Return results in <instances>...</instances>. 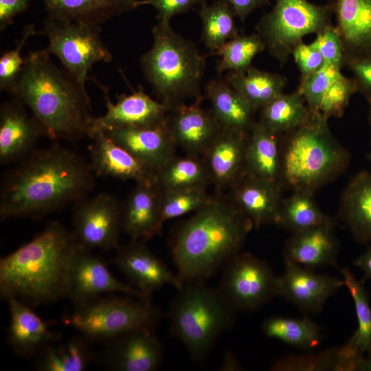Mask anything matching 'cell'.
<instances>
[{"instance_id":"f6af8a7d","label":"cell","mask_w":371,"mask_h":371,"mask_svg":"<svg viewBox=\"0 0 371 371\" xmlns=\"http://www.w3.org/2000/svg\"><path fill=\"white\" fill-rule=\"evenodd\" d=\"M42 32L37 31L34 24L26 25L22 37L17 42L15 48L5 52L0 57V89L10 91L16 78L19 76L25 63V58L21 55V50L27 39Z\"/></svg>"},{"instance_id":"7bdbcfd3","label":"cell","mask_w":371,"mask_h":371,"mask_svg":"<svg viewBox=\"0 0 371 371\" xmlns=\"http://www.w3.org/2000/svg\"><path fill=\"white\" fill-rule=\"evenodd\" d=\"M339 68L326 64L318 71L300 80L297 90L311 111H319L324 95L330 85L343 74Z\"/></svg>"},{"instance_id":"c3c4849f","label":"cell","mask_w":371,"mask_h":371,"mask_svg":"<svg viewBox=\"0 0 371 371\" xmlns=\"http://www.w3.org/2000/svg\"><path fill=\"white\" fill-rule=\"evenodd\" d=\"M207 0H138L137 5H149L157 12L158 21L170 22V19L179 14L186 12L195 5H201Z\"/></svg>"},{"instance_id":"1f68e13d","label":"cell","mask_w":371,"mask_h":371,"mask_svg":"<svg viewBox=\"0 0 371 371\" xmlns=\"http://www.w3.org/2000/svg\"><path fill=\"white\" fill-rule=\"evenodd\" d=\"M344 286L348 289L355 305L357 328L350 339L341 346L353 370L356 361L363 357H371V307L368 293L363 282L357 280L348 269H341Z\"/></svg>"},{"instance_id":"44dd1931","label":"cell","mask_w":371,"mask_h":371,"mask_svg":"<svg viewBox=\"0 0 371 371\" xmlns=\"http://www.w3.org/2000/svg\"><path fill=\"white\" fill-rule=\"evenodd\" d=\"M161 196L156 177L136 183L122 207V229L132 240L149 239L161 231Z\"/></svg>"},{"instance_id":"f546056e","label":"cell","mask_w":371,"mask_h":371,"mask_svg":"<svg viewBox=\"0 0 371 371\" xmlns=\"http://www.w3.org/2000/svg\"><path fill=\"white\" fill-rule=\"evenodd\" d=\"M247 142L244 168L246 175L277 183L281 157L278 137L262 123H253Z\"/></svg>"},{"instance_id":"d590c367","label":"cell","mask_w":371,"mask_h":371,"mask_svg":"<svg viewBox=\"0 0 371 371\" xmlns=\"http://www.w3.org/2000/svg\"><path fill=\"white\" fill-rule=\"evenodd\" d=\"M202 23L201 40L210 54L220 49L238 33L236 14L226 0H215L200 5L198 10Z\"/></svg>"},{"instance_id":"9c48e42d","label":"cell","mask_w":371,"mask_h":371,"mask_svg":"<svg viewBox=\"0 0 371 371\" xmlns=\"http://www.w3.org/2000/svg\"><path fill=\"white\" fill-rule=\"evenodd\" d=\"M333 14L326 3L308 0H276L273 8L256 25L268 53L281 66L289 60L295 45L310 34L332 25Z\"/></svg>"},{"instance_id":"f907efd6","label":"cell","mask_w":371,"mask_h":371,"mask_svg":"<svg viewBox=\"0 0 371 371\" xmlns=\"http://www.w3.org/2000/svg\"><path fill=\"white\" fill-rule=\"evenodd\" d=\"M31 0H0V30L13 23L14 18L25 11Z\"/></svg>"},{"instance_id":"e0dca14e","label":"cell","mask_w":371,"mask_h":371,"mask_svg":"<svg viewBox=\"0 0 371 371\" xmlns=\"http://www.w3.org/2000/svg\"><path fill=\"white\" fill-rule=\"evenodd\" d=\"M106 342L103 362L113 370L154 371L162 363L163 346L153 330H133Z\"/></svg>"},{"instance_id":"f5cc1de1","label":"cell","mask_w":371,"mask_h":371,"mask_svg":"<svg viewBox=\"0 0 371 371\" xmlns=\"http://www.w3.org/2000/svg\"><path fill=\"white\" fill-rule=\"evenodd\" d=\"M354 265L362 271L364 279H371V247L359 256Z\"/></svg>"},{"instance_id":"ac0fdd59","label":"cell","mask_w":371,"mask_h":371,"mask_svg":"<svg viewBox=\"0 0 371 371\" xmlns=\"http://www.w3.org/2000/svg\"><path fill=\"white\" fill-rule=\"evenodd\" d=\"M44 129L20 101L4 102L0 109V163L21 161L34 150Z\"/></svg>"},{"instance_id":"8fae6325","label":"cell","mask_w":371,"mask_h":371,"mask_svg":"<svg viewBox=\"0 0 371 371\" xmlns=\"http://www.w3.org/2000/svg\"><path fill=\"white\" fill-rule=\"evenodd\" d=\"M276 278L262 260L238 253L225 264L218 289L236 311H253L276 296Z\"/></svg>"},{"instance_id":"484cf974","label":"cell","mask_w":371,"mask_h":371,"mask_svg":"<svg viewBox=\"0 0 371 371\" xmlns=\"http://www.w3.org/2000/svg\"><path fill=\"white\" fill-rule=\"evenodd\" d=\"M234 184V203L253 226L277 224L282 204L277 183L246 175Z\"/></svg>"},{"instance_id":"7402d4cb","label":"cell","mask_w":371,"mask_h":371,"mask_svg":"<svg viewBox=\"0 0 371 371\" xmlns=\"http://www.w3.org/2000/svg\"><path fill=\"white\" fill-rule=\"evenodd\" d=\"M89 148L92 170L97 176L136 183L153 179L156 173L101 131L92 133Z\"/></svg>"},{"instance_id":"9f6ffc18","label":"cell","mask_w":371,"mask_h":371,"mask_svg":"<svg viewBox=\"0 0 371 371\" xmlns=\"http://www.w3.org/2000/svg\"><path fill=\"white\" fill-rule=\"evenodd\" d=\"M368 103H369V115H368V120L371 126V96L368 98Z\"/></svg>"},{"instance_id":"277c9868","label":"cell","mask_w":371,"mask_h":371,"mask_svg":"<svg viewBox=\"0 0 371 371\" xmlns=\"http://www.w3.org/2000/svg\"><path fill=\"white\" fill-rule=\"evenodd\" d=\"M253 225L234 202L212 198L178 229L171 252L183 283L202 282L239 250Z\"/></svg>"},{"instance_id":"db71d44e","label":"cell","mask_w":371,"mask_h":371,"mask_svg":"<svg viewBox=\"0 0 371 371\" xmlns=\"http://www.w3.org/2000/svg\"><path fill=\"white\" fill-rule=\"evenodd\" d=\"M220 368L221 370H240V366L234 357L230 353H228L224 357Z\"/></svg>"},{"instance_id":"b9f144b4","label":"cell","mask_w":371,"mask_h":371,"mask_svg":"<svg viewBox=\"0 0 371 371\" xmlns=\"http://www.w3.org/2000/svg\"><path fill=\"white\" fill-rule=\"evenodd\" d=\"M161 219L164 223L205 205L212 199L205 187L161 190Z\"/></svg>"},{"instance_id":"3957f363","label":"cell","mask_w":371,"mask_h":371,"mask_svg":"<svg viewBox=\"0 0 371 371\" xmlns=\"http://www.w3.org/2000/svg\"><path fill=\"white\" fill-rule=\"evenodd\" d=\"M80 244L73 232L52 222L0 260V293L29 306L66 297L71 258Z\"/></svg>"},{"instance_id":"ffe728a7","label":"cell","mask_w":371,"mask_h":371,"mask_svg":"<svg viewBox=\"0 0 371 371\" xmlns=\"http://www.w3.org/2000/svg\"><path fill=\"white\" fill-rule=\"evenodd\" d=\"M203 98H196L190 105L173 106L166 118L176 144L194 156L204 154L222 128L212 111L202 107Z\"/></svg>"},{"instance_id":"52a82bcc","label":"cell","mask_w":371,"mask_h":371,"mask_svg":"<svg viewBox=\"0 0 371 371\" xmlns=\"http://www.w3.org/2000/svg\"><path fill=\"white\" fill-rule=\"evenodd\" d=\"M171 304V330L190 357L203 362L218 337L233 324L236 311L218 289L202 282L184 283Z\"/></svg>"},{"instance_id":"30bf717a","label":"cell","mask_w":371,"mask_h":371,"mask_svg":"<svg viewBox=\"0 0 371 371\" xmlns=\"http://www.w3.org/2000/svg\"><path fill=\"white\" fill-rule=\"evenodd\" d=\"M42 34L49 43L45 49L58 57L62 65L82 85L87 74L98 62L110 63L113 56L105 45L100 25L54 19H45Z\"/></svg>"},{"instance_id":"ab89813d","label":"cell","mask_w":371,"mask_h":371,"mask_svg":"<svg viewBox=\"0 0 371 371\" xmlns=\"http://www.w3.org/2000/svg\"><path fill=\"white\" fill-rule=\"evenodd\" d=\"M265 49V43L257 32H254L249 35L238 34L208 56H220L216 65L218 74L227 70L240 72L252 65L255 56Z\"/></svg>"},{"instance_id":"d6986e66","label":"cell","mask_w":371,"mask_h":371,"mask_svg":"<svg viewBox=\"0 0 371 371\" xmlns=\"http://www.w3.org/2000/svg\"><path fill=\"white\" fill-rule=\"evenodd\" d=\"M101 131L156 174L175 156L176 143L166 119L148 126L115 128Z\"/></svg>"},{"instance_id":"8992f818","label":"cell","mask_w":371,"mask_h":371,"mask_svg":"<svg viewBox=\"0 0 371 371\" xmlns=\"http://www.w3.org/2000/svg\"><path fill=\"white\" fill-rule=\"evenodd\" d=\"M286 135L280 174L295 190L312 191L345 168L348 153L335 140L328 118L319 111L310 110L306 121Z\"/></svg>"},{"instance_id":"8d00e7d4","label":"cell","mask_w":371,"mask_h":371,"mask_svg":"<svg viewBox=\"0 0 371 371\" xmlns=\"http://www.w3.org/2000/svg\"><path fill=\"white\" fill-rule=\"evenodd\" d=\"M262 330L267 337L304 350L315 348L322 340L319 326L307 317H271L262 322Z\"/></svg>"},{"instance_id":"836d02e7","label":"cell","mask_w":371,"mask_h":371,"mask_svg":"<svg viewBox=\"0 0 371 371\" xmlns=\"http://www.w3.org/2000/svg\"><path fill=\"white\" fill-rule=\"evenodd\" d=\"M86 339L83 335L60 343H56L57 339L52 341L40 351L36 368L42 371L85 370L92 357Z\"/></svg>"},{"instance_id":"11a10c76","label":"cell","mask_w":371,"mask_h":371,"mask_svg":"<svg viewBox=\"0 0 371 371\" xmlns=\"http://www.w3.org/2000/svg\"><path fill=\"white\" fill-rule=\"evenodd\" d=\"M354 370L371 371V357L359 359L355 363Z\"/></svg>"},{"instance_id":"60d3db41","label":"cell","mask_w":371,"mask_h":371,"mask_svg":"<svg viewBox=\"0 0 371 371\" xmlns=\"http://www.w3.org/2000/svg\"><path fill=\"white\" fill-rule=\"evenodd\" d=\"M270 370L278 371L348 370V366L339 347L310 355L287 356L273 362Z\"/></svg>"},{"instance_id":"7a4b0ae2","label":"cell","mask_w":371,"mask_h":371,"mask_svg":"<svg viewBox=\"0 0 371 371\" xmlns=\"http://www.w3.org/2000/svg\"><path fill=\"white\" fill-rule=\"evenodd\" d=\"M45 49L30 52L10 93L53 140L89 136L94 117L85 87L50 60Z\"/></svg>"},{"instance_id":"83f0119b","label":"cell","mask_w":371,"mask_h":371,"mask_svg":"<svg viewBox=\"0 0 371 371\" xmlns=\"http://www.w3.org/2000/svg\"><path fill=\"white\" fill-rule=\"evenodd\" d=\"M54 19L100 25L137 8L138 0H41Z\"/></svg>"},{"instance_id":"4316f807","label":"cell","mask_w":371,"mask_h":371,"mask_svg":"<svg viewBox=\"0 0 371 371\" xmlns=\"http://www.w3.org/2000/svg\"><path fill=\"white\" fill-rule=\"evenodd\" d=\"M6 300L10 315L8 341L18 355L32 356L58 338L30 306L14 297Z\"/></svg>"},{"instance_id":"f1b7e54d","label":"cell","mask_w":371,"mask_h":371,"mask_svg":"<svg viewBox=\"0 0 371 371\" xmlns=\"http://www.w3.org/2000/svg\"><path fill=\"white\" fill-rule=\"evenodd\" d=\"M204 90L212 113L222 128L245 132L251 128L255 111L225 80H212L205 85Z\"/></svg>"},{"instance_id":"681fc988","label":"cell","mask_w":371,"mask_h":371,"mask_svg":"<svg viewBox=\"0 0 371 371\" xmlns=\"http://www.w3.org/2000/svg\"><path fill=\"white\" fill-rule=\"evenodd\" d=\"M346 67L353 74L357 92L367 99L371 96V52L346 58Z\"/></svg>"},{"instance_id":"e575fe53","label":"cell","mask_w":371,"mask_h":371,"mask_svg":"<svg viewBox=\"0 0 371 371\" xmlns=\"http://www.w3.org/2000/svg\"><path fill=\"white\" fill-rule=\"evenodd\" d=\"M310 110L301 93L295 91L278 95L261 109L262 123L271 131L288 133L306 121Z\"/></svg>"},{"instance_id":"4fadbf2b","label":"cell","mask_w":371,"mask_h":371,"mask_svg":"<svg viewBox=\"0 0 371 371\" xmlns=\"http://www.w3.org/2000/svg\"><path fill=\"white\" fill-rule=\"evenodd\" d=\"M90 251L80 245L73 255L68 269L66 297L76 306L113 293L150 300L135 287L117 280L105 262Z\"/></svg>"},{"instance_id":"d4e9b609","label":"cell","mask_w":371,"mask_h":371,"mask_svg":"<svg viewBox=\"0 0 371 371\" xmlns=\"http://www.w3.org/2000/svg\"><path fill=\"white\" fill-rule=\"evenodd\" d=\"M246 132L222 128L205 152L210 179L217 187L234 184L244 168Z\"/></svg>"},{"instance_id":"74e56055","label":"cell","mask_w":371,"mask_h":371,"mask_svg":"<svg viewBox=\"0 0 371 371\" xmlns=\"http://www.w3.org/2000/svg\"><path fill=\"white\" fill-rule=\"evenodd\" d=\"M331 223L315 203L311 190H295L282 202L277 224L293 234Z\"/></svg>"},{"instance_id":"ba28073f","label":"cell","mask_w":371,"mask_h":371,"mask_svg":"<svg viewBox=\"0 0 371 371\" xmlns=\"http://www.w3.org/2000/svg\"><path fill=\"white\" fill-rule=\"evenodd\" d=\"M161 318L150 300L109 294L76 306L65 324L89 339L108 341L133 330H153Z\"/></svg>"},{"instance_id":"603a6c76","label":"cell","mask_w":371,"mask_h":371,"mask_svg":"<svg viewBox=\"0 0 371 371\" xmlns=\"http://www.w3.org/2000/svg\"><path fill=\"white\" fill-rule=\"evenodd\" d=\"M346 58L371 52V0H326Z\"/></svg>"},{"instance_id":"9a60e30c","label":"cell","mask_w":371,"mask_h":371,"mask_svg":"<svg viewBox=\"0 0 371 371\" xmlns=\"http://www.w3.org/2000/svg\"><path fill=\"white\" fill-rule=\"evenodd\" d=\"M344 286L343 279L318 274L289 262H284L283 273L276 278V295L294 304L302 311L317 313L327 300Z\"/></svg>"},{"instance_id":"ee69618b","label":"cell","mask_w":371,"mask_h":371,"mask_svg":"<svg viewBox=\"0 0 371 371\" xmlns=\"http://www.w3.org/2000/svg\"><path fill=\"white\" fill-rule=\"evenodd\" d=\"M357 92L353 78L341 75L329 87L325 93L319 111L328 119L340 117L344 113L350 99Z\"/></svg>"},{"instance_id":"7dc6e473","label":"cell","mask_w":371,"mask_h":371,"mask_svg":"<svg viewBox=\"0 0 371 371\" xmlns=\"http://www.w3.org/2000/svg\"><path fill=\"white\" fill-rule=\"evenodd\" d=\"M291 55L300 71V80L319 70L325 65L321 54L310 44L304 43L302 40L295 45Z\"/></svg>"},{"instance_id":"d6a6232c","label":"cell","mask_w":371,"mask_h":371,"mask_svg":"<svg viewBox=\"0 0 371 371\" xmlns=\"http://www.w3.org/2000/svg\"><path fill=\"white\" fill-rule=\"evenodd\" d=\"M225 80L249 103L254 111L262 109L283 93L287 79L251 65L240 72H229Z\"/></svg>"},{"instance_id":"bcb514c9","label":"cell","mask_w":371,"mask_h":371,"mask_svg":"<svg viewBox=\"0 0 371 371\" xmlns=\"http://www.w3.org/2000/svg\"><path fill=\"white\" fill-rule=\"evenodd\" d=\"M310 45L321 54L326 64L335 66L340 69L346 67L343 46L333 24L317 33L315 38Z\"/></svg>"},{"instance_id":"7c38bea8","label":"cell","mask_w":371,"mask_h":371,"mask_svg":"<svg viewBox=\"0 0 371 371\" xmlns=\"http://www.w3.org/2000/svg\"><path fill=\"white\" fill-rule=\"evenodd\" d=\"M121 218L122 206L116 198L100 193L75 203L73 233L79 243L89 250L117 249Z\"/></svg>"},{"instance_id":"cb8c5ba5","label":"cell","mask_w":371,"mask_h":371,"mask_svg":"<svg viewBox=\"0 0 371 371\" xmlns=\"http://www.w3.org/2000/svg\"><path fill=\"white\" fill-rule=\"evenodd\" d=\"M338 245L329 223L294 233L283 252L284 262L314 269L335 265Z\"/></svg>"},{"instance_id":"5b68a950","label":"cell","mask_w":371,"mask_h":371,"mask_svg":"<svg viewBox=\"0 0 371 371\" xmlns=\"http://www.w3.org/2000/svg\"><path fill=\"white\" fill-rule=\"evenodd\" d=\"M152 34L153 45L142 56L141 67L159 100L175 106L201 95L206 56L170 22L158 21Z\"/></svg>"},{"instance_id":"6f0895ef","label":"cell","mask_w":371,"mask_h":371,"mask_svg":"<svg viewBox=\"0 0 371 371\" xmlns=\"http://www.w3.org/2000/svg\"><path fill=\"white\" fill-rule=\"evenodd\" d=\"M369 159H370V160L371 161V153H370V155H369Z\"/></svg>"},{"instance_id":"f35d334b","label":"cell","mask_w":371,"mask_h":371,"mask_svg":"<svg viewBox=\"0 0 371 371\" xmlns=\"http://www.w3.org/2000/svg\"><path fill=\"white\" fill-rule=\"evenodd\" d=\"M161 190L205 187L210 177L205 166L194 155L174 156L156 174Z\"/></svg>"},{"instance_id":"6da1fadb","label":"cell","mask_w":371,"mask_h":371,"mask_svg":"<svg viewBox=\"0 0 371 371\" xmlns=\"http://www.w3.org/2000/svg\"><path fill=\"white\" fill-rule=\"evenodd\" d=\"M19 161L2 179L1 219L42 218L86 198L95 185L90 164L57 144Z\"/></svg>"},{"instance_id":"2e32d148","label":"cell","mask_w":371,"mask_h":371,"mask_svg":"<svg viewBox=\"0 0 371 371\" xmlns=\"http://www.w3.org/2000/svg\"><path fill=\"white\" fill-rule=\"evenodd\" d=\"M114 263L133 284L146 297L164 286L180 289L183 282L175 275L149 249L138 240L118 247Z\"/></svg>"},{"instance_id":"5bb4252c","label":"cell","mask_w":371,"mask_h":371,"mask_svg":"<svg viewBox=\"0 0 371 371\" xmlns=\"http://www.w3.org/2000/svg\"><path fill=\"white\" fill-rule=\"evenodd\" d=\"M104 93L106 111L94 117L89 135L97 131L115 128L142 127L164 121L173 106L153 100L142 87L129 95L117 97L115 103L109 98V90L95 80Z\"/></svg>"},{"instance_id":"816d5d0a","label":"cell","mask_w":371,"mask_h":371,"mask_svg":"<svg viewBox=\"0 0 371 371\" xmlns=\"http://www.w3.org/2000/svg\"><path fill=\"white\" fill-rule=\"evenodd\" d=\"M233 8L234 13L244 22L254 10L267 5L271 0H226Z\"/></svg>"},{"instance_id":"4dcf8cb0","label":"cell","mask_w":371,"mask_h":371,"mask_svg":"<svg viewBox=\"0 0 371 371\" xmlns=\"http://www.w3.org/2000/svg\"><path fill=\"white\" fill-rule=\"evenodd\" d=\"M341 215L355 239L371 241V174L361 171L347 185L341 199Z\"/></svg>"}]
</instances>
